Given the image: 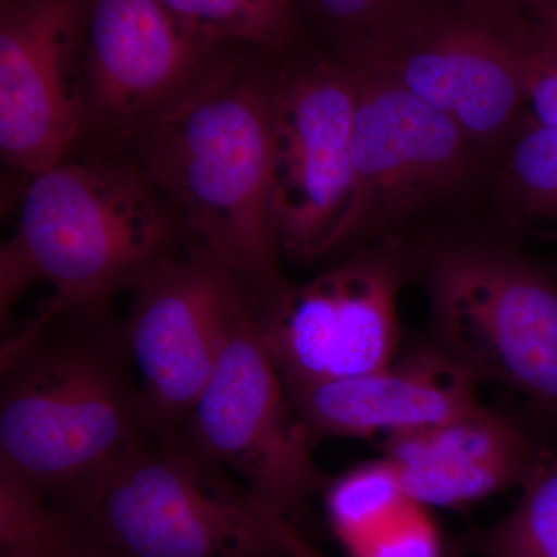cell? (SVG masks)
<instances>
[{"label":"cell","instance_id":"9c48e42d","mask_svg":"<svg viewBox=\"0 0 557 557\" xmlns=\"http://www.w3.org/2000/svg\"><path fill=\"white\" fill-rule=\"evenodd\" d=\"M413 271L412 249L387 237L255 306L260 338L285 386L350 379L394 361L399 296Z\"/></svg>","mask_w":557,"mask_h":557},{"label":"cell","instance_id":"d6986e66","mask_svg":"<svg viewBox=\"0 0 557 557\" xmlns=\"http://www.w3.org/2000/svg\"><path fill=\"white\" fill-rule=\"evenodd\" d=\"M0 557H98L79 516L0 472Z\"/></svg>","mask_w":557,"mask_h":557},{"label":"cell","instance_id":"cb8c5ba5","mask_svg":"<svg viewBox=\"0 0 557 557\" xmlns=\"http://www.w3.org/2000/svg\"><path fill=\"white\" fill-rule=\"evenodd\" d=\"M507 2L531 16L557 17V0H507Z\"/></svg>","mask_w":557,"mask_h":557},{"label":"cell","instance_id":"7c38bea8","mask_svg":"<svg viewBox=\"0 0 557 557\" xmlns=\"http://www.w3.org/2000/svg\"><path fill=\"white\" fill-rule=\"evenodd\" d=\"M240 289L193 239L132 289L124 335L157 434L188 423L218 366Z\"/></svg>","mask_w":557,"mask_h":557},{"label":"cell","instance_id":"8fae6325","mask_svg":"<svg viewBox=\"0 0 557 557\" xmlns=\"http://www.w3.org/2000/svg\"><path fill=\"white\" fill-rule=\"evenodd\" d=\"M358 62L448 116L487 161L530 115L500 0H450Z\"/></svg>","mask_w":557,"mask_h":557},{"label":"cell","instance_id":"2e32d148","mask_svg":"<svg viewBox=\"0 0 557 557\" xmlns=\"http://www.w3.org/2000/svg\"><path fill=\"white\" fill-rule=\"evenodd\" d=\"M183 24L239 49L287 57L309 46L298 0H160Z\"/></svg>","mask_w":557,"mask_h":557},{"label":"cell","instance_id":"5bb4252c","mask_svg":"<svg viewBox=\"0 0 557 557\" xmlns=\"http://www.w3.org/2000/svg\"><path fill=\"white\" fill-rule=\"evenodd\" d=\"M479 386L428 343L362 375L287 388L317 445L325 438H386L463 416L482 408Z\"/></svg>","mask_w":557,"mask_h":557},{"label":"cell","instance_id":"30bf717a","mask_svg":"<svg viewBox=\"0 0 557 557\" xmlns=\"http://www.w3.org/2000/svg\"><path fill=\"white\" fill-rule=\"evenodd\" d=\"M357 73L306 47L273 61L271 178L278 244L298 262L321 259L354 188Z\"/></svg>","mask_w":557,"mask_h":557},{"label":"cell","instance_id":"ffe728a7","mask_svg":"<svg viewBox=\"0 0 557 557\" xmlns=\"http://www.w3.org/2000/svg\"><path fill=\"white\" fill-rule=\"evenodd\" d=\"M494 161L498 196L509 214L557 223V129L528 115Z\"/></svg>","mask_w":557,"mask_h":557},{"label":"cell","instance_id":"7402d4cb","mask_svg":"<svg viewBox=\"0 0 557 557\" xmlns=\"http://www.w3.org/2000/svg\"><path fill=\"white\" fill-rule=\"evenodd\" d=\"M507 14L528 113L557 129V17L531 16L500 0Z\"/></svg>","mask_w":557,"mask_h":557},{"label":"cell","instance_id":"4fadbf2b","mask_svg":"<svg viewBox=\"0 0 557 557\" xmlns=\"http://www.w3.org/2000/svg\"><path fill=\"white\" fill-rule=\"evenodd\" d=\"M90 0H0V156L25 180L84 137Z\"/></svg>","mask_w":557,"mask_h":557},{"label":"cell","instance_id":"ba28073f","mask_svg":"<svg viewBox=\"0 0 557 557\" xmlns=\"http://www.w3.org/2000/svg\"><path fill=\"white\" fill-rule=\"evenodd\" d=\"M183 24L160 0H90L84 135L116 153L200 97L245 53Z\"/></svg>","mask_w":557,"mask_h":557},{"label":"cell","instance_id":"5b68a950","mask_svg":"<svg viewBox=\"0 0 557 557\" xmlns=\"http://www.w3.org/2000/svg\"><path fill=\"white\" fill-rule=\"evenodd\" d=\"M79 518L100 557H288L273 512L183 431L153 435Z\"/></svg>","mask_w":557,"mask_h":557},{"label":"cell","instance_id":"277c9868","mask_svg":"<svg viewBox=\"0 0 557 557\" xmlns=\"http://www.w3.org/2000/svg\"><path fill=\"white\" fill-rule=\"evenodd\" d=\"M412 255L426 289L429 343L557 426L555 271L487 237H446Z\"/></svg>","mask_w":557,"mask_h":557},{"label":"cell","instance_id":"3957f363","mask_svg":"<svg viewBox=\"0 0 557 557\" xmlns=\"http://www.w3.org/2000/svg\"><path fill=\"white\" fill-rule=\"evenodd\" d=\"M22 182L0 248L2 327L35 285L51 289L40 313L102 306L189 240L159 189L120 153L69 157Z\"/></svg>","mask_w":557,"mask_h":557},{"label":"cell","instance_id":"ac0fdd59","mask_svg":"<svg viewBox=\"0 0 557 557\" xmlns=\"http://www.w3.org/2000/svg\"><path fill=\"white\" fill-rule=\"evenodd\" d=\"M461 547L478 557H557V440L545 442L511 511Z\"/></svg>","mask_w":557,"mask_h":557},{"label":"cell","instance_id":"e0dca14e","mask_svg":"<svg viewBox=\"0 0 557 557\" xmlns=\"http://www.w3.org/2000/svg\"><path fill=\"white\" fill-rule=\"evenodd\" d=\"M310 38L350 62L375 57L450 0H298Z\"/></svg>","mask_w":557,"mask_h":557},{"label":"cell","instance_id":"603a6c76","mask_svg":"<svg viewBox=\"0 0 557 557\" xmlns=\"http://www.w3.org/2000/svg\"><path fill=\"white\" fill-rule=\"evenodd\" d=\"M274 527H276L278 537L287 549L288 557H327L319 552L313 545L299 533L298 528L292 520L281 518L273 512Z\"/></svg>","mask_w":557,"mask_h":557},{"label":"cell","instance_id":"8992f818","mask_svg":"<svg viewBox=\"0 0 557 557\" xmlns=\"http://www.w3.org/2000/svg\"><path fill=\"white\" fill-rule=\"evenodd\" d=\"M350 64L358 89L354 188L322 258L392 237L467 193L490 163L448 116L379 70Z\"/></svg>","mask_w":557,"mask_h":557},{"label":"cell","instance_id":"7a4b0ae2","mask_svg":"<svg viewBox=\"0 0 557 557\" xmlns=\"http://www.w3.org/2000/svg\"><path fill=\"white\" fill-rule=\"evenodd\" d=\"M274 58L245 51L214 86L116 152L137 164L189 239L255 306L288 284L271 178Z\"/></svg>","mask_w":557,"mask_h":557},{"label":"cell","instance_id":"9a60e30c","mask_svg":"<svg viewBox=\"0 0 557 557\" xmlns=\"http://www.w3.org/2000/svg\"><path fill=\"white\" fill-rule=\"evenodd\" d=\"M545 442L496 410H471L384 438V458L403 491L423 508H461L520 487Z\"/></svg>","mask_w":557,"mask_h":557},{"label":"cell","instance_id":"44dd1931","mask_svg":"<svg viewBox=\"0 0 557 557\" xmlns=\"http://www.w3.org/2000/svg\"><path fill=\"white\" fill-rule=\"evenodd\" d=\"M325 496L330 520L344 542L362 536L412 502L384 457L347 471Z\"/></svg>","mask_w":557,"mask_h":557},{"label":"cell","instance_id":"6da1fadb","mask_svg":"<svg viewBox=\"0 0 557 557\" xmlns=\"http://www.w3.org/2000/svg\"><path fill=\"white\" fill-rule=\"evenodd\" d=\"M0 472L81 516L157 434L108 304L36 317L2 347Z\"/></svg>","mask_w":557,"mask_h":557},{"label":"cell","instance_id":"52a82bcc","mask_svg":"<svg viewBox=\"0 0 557 557\" xmlns=\"http://www.w3.org/2000/svg\"><path fill=\"white\" fill-rule=\"evenodd\" d=\"M183 432L263 507L292 522L324 486L313 442L260 338L244 288L218 366Z\"/></svg>","mask_w":557,"mask_h":557}]
</instances>
